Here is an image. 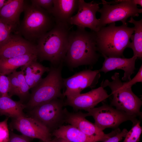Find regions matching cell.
Returning <instances> with one entry per match:
<instances>
[{
	"mask_svg": "<svg viewBox=\"0 0 142 142\" xmlns=\"http://www.w3.org/2000/svg\"><path fill=\"white\" fill-rule=\"evenodd\" d=\"M9 82L8 77L0 72V93L1 96H9Z\"/></svg>",
	"mask_w": 142,
	"mask_h": 142,
	"instance_id": "f1b7e54d",
	"label": "cell"
},
{
	"mask_svg": "<svg viewBox=\"0 0 142 142\" xmlns=\"http://www.w3.org/2000/svg\"><path fill=\"white\" fill-rule=\"evenodd\" d=\"M21 69L30 89L37 86L42 79L43 74L50 70V68L44 66L37 60L28 63L21 67Z\"/></svg>",
	"mask_w": 142,
	"mask_h": 142,
	"instance_id": "ffe728a7",
	"label": "cell"
},
{
	"mask_svg": "<svg viewBox=\"0 0 142 142\" xmlns=\"http://www.w3.org/2000/svg\"><path fill=\"white\" fill-rule=\"evenodd\" d=\"M119 77V73L115 72L111 77L112 81L106 79L101 83L103 88L108 87L111 89L112 97L110 105L130 115L141 117V100L133 93L131 88L123 87Z\"/></svg>",
	"mask_w": 142,
	"mask_h": 142,
	"instance_id": "8992f818",
	"label": "cell"
},
{
	"mask_svg": "<svg viewBox=\"0 0 142 142\" xmlns=\"http://www.w3.org/2000/svg\"><path fill=\"white\" fill-rule=\"evenodd\" d=\"M87 111L86 113L87 116H92L95 121L94 124L102 131L108 128L115 129L127 121H131L134 124L139 120L136 116L130 115L104 103L101 106L95 107Z\"/></svg>",
	"mask_w": 142,
	"mask_h": 142,
	"instance_id": "9c48e42d",
	"label": "cell"
},
{
	"mask_svg": "<svg viewBox=\"0 0 142 142\" xmlns=\"http://www.w3.org/2000/svg\"><path fill=\"white\" fill-rule=\"evenodd\" d=\"M109 96L107 91L101 86L87 93L67 98L64 102L65 105L72 107L75 110H84L87 111L95 108Z\"/></svg>",
	"mask_w": 142,
	"mask_h": 142,
	"instance_id": "5bb4252c",
	"label": "cell"
},
{
	"mask_svg": "<svg viewBox=\"0 0 142 142\" xmlns=\"http://www.w3.org/2000/svg\"><path fill=\"white\" fill-rule=\"evenodd\" d=\"M11 124L12 128L28 138L39 139L43 141L51 139L49 130L33 117L19 116L13 119Z\"/></svg>",
	"mask_w": 142,
	"mask_h": 142,
	"instance_id": "4fadbf2b",
	"label": "cell"
},
{
	"mask_svg": "<svg viewBox=\"0 0 142 142\" xmlns=\"http://www.w3.org/2000/svg\"><path fill=\"white\" fill-rule=\"evenodd\" d=\"M32 54H37L36 45L17 33H11L0 43V60Z\"/></svg>",
	"mask_w": 142,
	"mask_h": 142,
	"instance_id": "8fae6325",
	"label": "cell"
},
{
	"mask_svg": "<svg viewBox=\"0 0 142 142\" xmlns=\"http://www.w3.org/2000/svg\"><path fill=\"white\" fill-rule=\"evenodd\" d=\"M8 118L0 122V142H8L9 134L7 121Z\"/></svg>",
	"mask_w": 142,
	"mask_h": 142,
	"instance_id": "83f0119b",
	"label": "cell"
},
{
	"mask_svg": "<svg viewBox=\"0 0 142 142\" xmlns=\"http://www.w3.org/2000/svg\"><path fill=\"white\" fill-rule=\"evenodd\" d=\"M58 142H70L65 139L62 138H58Z\"/></svg>",
	"mask_w": 142,
	"mask_h": 142,
	"instance_id": "e575fe53",
	"label": "cell"
},
{
	"mask_svg": "<svg viewBox=\"0 0 142 142\" xmlns=\"http://www.w3.org/2000/svg\"><path fill=\"white\" fill-rule=\"evenodd\" d=\"M58 139L55 138L53 139H51L50 140L47 141H42L41 142H58Z\"/></svg>",
	"mask_w": 142,
	"mask_h": 142,
	"instance_id": "d590c367",
	"label": "cell"
},
{
	"mask_svg": "<svg viewBox=\"0 0 142 142\" xmlns=\"http://www.w3.org/2000/svg\"><path fill=\"white\" fill-rule=\"evenodd\" d=\"M86 113L81 111L70 112L67 110L65 123L72 125L87 135L95 137H105L112 136L120 131L119 128L108 134L98 128L94 123L87 120Z\"/></svg>",
	"mask_w": 142,
	"mask_h": 142,
	"instance_id": "9a60e30c",
	"label": "cell"
},
{
	"mask_svg": "<svg viewBox=\"0 0 142 142\" xmlns=\"http://www.w3.org/2000/svg\"><path fill=\"white\" fill-rule=\"evenodd\" d=\"M101 4L94 1L87 3L84 0H78V12L71 17L69 24L84 28H88L94 32L98 31L100 29L99 20L97 19L96 14Z\"/></svg>",
	"mask_w": 142,
	"mask_h": 142,
	"instance_id": "7c38bea8",
	"label": "cell"
},
{
	"mask_svg": "<svg viewBox=\"0 0 142 142\" xmlns=\"http://www.w3.org/2000/svg\"><path fill=\"white\" fill-rule=\"evenodd\" d=\"M104 60L100 72L105 73L114 70L121 69L124 72V75L121 78L123 81L128 82L131 79V77L135 69V62L137 58L133 56L130 58L124 57H108L103 56Z\"/></svg>",
	"mask_w": 142,
	"mask_h": 142,
	"instance_id": "2e32d148",
	"label": "cell"
},
{
	"mask_svg": "<svg viewBox=\"0 0 142 142\" xmlns=\"http://www.w3.org/2000/svg\"><path fill=\"white\" fill-rule=\"evenodd\" d=\"M31 3L45 10L50 14L53 6V0H31Z\"/></svg>",
	"mask_w": 142,
	"mask_h": 142,
	"instance_id": "f546056e",
	"label": "cell"
},
{
	"mask_svg": "<svg viewBox=\"0 0 142 142\" xmlns=\"http://www.w3.org/2000/svg\"><path fill=\"white\" fill-rule=\"evenodd\" d=\"M78 0H53L50 14L56 23L69 24V21L78 9Z\"/></svg>",
	"mask_w": 142,
	"mask_h": 142,
	"instance_id": "d6986e66",
	"label": "cell"
},
{
	"mask_svg": "<svg viewBox=\"0 0 142 142\" xmlns=\"http://www.w3.org/2000/svg\"><path fill=\"white\" fill-rule=\"evenodd\" d=\"M1 94L0 93V97H1Z\"/></svg>",
	"mask_w": 142,
	"mask_h": 142,
	"instance_id": "8d00e7d4",
	"label": "cell"
},
{
	"mask_svg": "<svg viewBox=\"0 0 142 142\" xmlns=\"http://www.w3.org/2000/svg\"><path fill=\"white\" fill-rule=\"evenodd\" d=\"M36 54H26L10 58L0 60V72L3 74L8 75L18 68L34 60H37Z\"/></svg>",
	"mask_w": 142,
	"mask_h": 142,
	"instance_id": "44dd1931",
	"label": "cell"
},
{
	"mask_svg": "<svg viewBox=\"0 0 142 142\" xmlns=\"http://www.w3.org/2000/svg\"><path fill=\"white\" fill-rule=\"evenodd\" d=\"M137 0H125L117 4L111 5L102 2V7L98 12L101 14L99 20L100 29L108 24L121 21L123 24H127L129 17H138L142 13V9L137 6Z\"/></svg>",
	"mask_w": 142,
	"mask_h": 142,
	"instance_id": "ba28073f",
	"label": "cell"
},
{
	"mask_svg": "<svg viewBox=\"0 0 142 142\" xmlns=\"http://www.w3.org/2000/svg\"><path fill=\"white\" fill-rule=\"evenodd\" d=\"M16 31L11 26L0 19V43L6 40L12 33Z\"/></svg>",
	"mask_w": 142,
	"mask_h": 142,
	"instance_id": "4316f807",
	"label": "cell"
},
{
	"mask_svg": "<svg viewBox=\"0 0 142 142\" xmlns=\"http://www.w3.org/2000/svg\"><path fill=\"white\" fill-rule=\"evenodd\" d=\"M100 73L99 70L86 69L63 78L64 86L66 88L63 93L64 97H72L80 94L86 88L95 87L100 77Z\"/></svg>",
	"mask_w": 142,
	"mask_h": 142,
	"instance_id": "30bf717a",
	"label": "cell"
},
{
	"mask_svg": "<svg viewBox=\"0 0 142 142\" xmlns=\"http://www.w3.org/2000/svg\"><path fill=\"white\" fill-rule=\"evenodd\" d=\"M134 30V27H129L128 24L116 26L115 23L101 27L95 32L98 51L103 56L124 57V51L128 47Z\"/></svg>",
	"mask_w": 142,
	"mask_h": 142,
	"instance_id": "3957f363",
	"label": "cell"
},
{
	"mask_svg": "<svg viewBox=\"0 0 142 142\" xmlns=\"http://www.w3.org/2000/svg\"><path fill=\"white\" fill-rule=\"evenodd\" d=\"M95 32H88L85 28L77 27L70 32L68 46L64 61L73 68L82 65H92L98 61Z\"/></svg>",
	"mask_w": 142,
	"mask_h": 142,
	"instance_id": "6da1fadb",
	"label": "cell"
},
{
	"mask_svg": "<svg viewBox=\"0 0 142 142\" xmlns=\"http://www.w3.org/2000/svg\"><path fill=\"white\" fill-rule=\"evenodd\" d=\"M69 25L56 23L38 40L37 55L40 61H48L54 66L63 63L68 46Z\"/></svg>",
	"mask_w": 142,
	"mask_h": 142,
	"instance_id": "7a4b0ae2",
	"label": "cell"
},
{
	"mask_svg": "<svg viewBox=\"0 0 142 142\" xmlns=\"http://www.w3.org/2000/svg\"><path fill=\"white\" fill-rule=\"evenodd\" d=\"M24 0H8L0 11V19L16 31L20 24V15L24 10Z\"/></svg>",
	"mask_w": 142,
	"mask_h": 142,
	"instance_id": "ac0fdd59",
	"label": "cell"
},
{
	"mask_svg": "<svg viewBox=\"0 0 142 142\" xmlns=\"http://www.w3.org/2000/svg\"><path fill=\"white\" fill-rule=\"evenodd\" d=\"M128 22L133 24L134 26V33L131 35L130 39L132 40L128 47L131 48L133 52V56L140 59L142 58V19L138 21L135 20L131 17Z\"/></svg>",
	"mask_w": 142,
	"mask_h": 142,
	"instance_id": "603a6c76",
	"label": "cell"
},
{
	"mask_svg": "<svg viewBox=\"0 0 142 142\" xmlns=\"http://www.w3.org/2000/svg\"><path fill=\"white\" fill-rule=\"evenodd\" d=\"M128 131L125 128L119 132L115 135L110 137L103 142H119L125 137Z\"/></svg>",
	"mask_w": 142,
	"mask_h": 142,
	"instance_id": "1f68e13d",
	"label": "cell"
},
{
	"mask_svg": "<svg viewBox=\"0 0 142 142\" xmlns=\"http://www.w3.org/2000/svg\"><path fill=\"white\" fill-rule=\"evenodd\" d=\"M65 102L61 98H56L37 106L31 112L35 118L53 132L63 125L66 111Z\"/></svg>",
	"mask_w": 142,
	"mask_h": 142,
	"instance_id": "52a82bcc",
	"label": "cell"
},
{
	"mask_svg": "<svg viewBox=\"0 0 142 142\" xmlns=\"http://www.w3.org/2000/svg\"><path fill=\"white\" fill-rule=\"evenodd\" d=\"M142 132L139 120L133 124L131 129L127 132L122 142H138Z\"/></svg>",
	"mask_w": 142,
	"mask_h": 142,
	"instance_id": "cb8c5ba5",
	"label": "cell"
},
{
	"mask_svg": "<svg viewBox=\"0 0 142 142\" xmlns=\"http://www.w3.org/2000/svg\"><path fill=\"white\" fill-rule=\"evenodd\" d=\"M142 82V65L139 69L135 76L130 81L123 82V87L126 88H131L132 87L138 82Z\"/></svg>",
	"mask_w": 142,
	"mask_h": 142,
	"instance_id": "4dcf8cb0",
	"label": "cell"
},
{
	"mask_svg": "<svg viewBox=\"0 0 142 142\" xmlns=\"http://www.w3.org/2000/svg\"><path fill=\"white\" fill-rule=\"evenodd\" d=\"M19 84V93L18 97L21 100L24 99L29 94L30 89L25 80L23 72L22 71L14 72Z\"/></svg>",
	"mask_w": 142,
	"mask_h": 142,
	"instance_id": "d4e9b609",
	"label": "cell"
},
{
	"mask_svg": "<svg viewBox=\"0 0 142 142\" xmlns=\"http://www.w3.org/2000/svg\"><path fill=\"white\" fill-rule=\"evenodd\" d=\"M7 1L0 0V11L3 7L6 4Z\"/></svg>",
	"mask_w": 142,
	"mask_h": 142,
	"instance_id": "836d02e7",
	"label": "cell"
},
{
	"mask_svg": "<svg viewBox=\"0 0 142 142\" xmlns=\"http://www.w3.org/2000/svg\"><path fill=\"white\" fill-rule=\"evenodd\" d=\"M52 135L57 138H62L70 142H103L111 137H99L89 136L69 124L63 125L54 130Z\"/></svg>",
	"mask_w": 142,
	"mask_h": 142,
	"instance_id": "e0dca14e",
	"label": "cell"
},
{
	"mask_svg": "<svg viewBox=\"0 0 142 142\" xmlns=\"http://www.w3.org/2000/svg\"><path fill=\"white\" fill-rule=\"evenodd\" d=\"M26 106L20 101H15L9 96L0 97V115L15 118L24 115L23 110Z\"/></svg>",
	"mask_w": 142,
	"mask_h": 142,
	"instance_id": "7402d4cb",
	"label": "cell"
},
{
	"mask_svg": "<svg viewBox=\"0 0 142 142\" xmlns=\"http://www.w3.org/2000/svg\"><path fill=\"white\" fill-rule=\"evenodd\" d=\"M9 86L8 95L10 97L14 95L18 96L19 93V84L14 72L8 75Z\"/></svg>",
	"mask_w": 142,
	"mask_h": 142,
	"instance_id": "484cf974",
	"label": "cell"
},
{
	"mask_svg": "<svg viewBox=\"0 0 142 142\" xmlns=\"http://www.w3.org/2000/svg\"><path fill=\"white\" fill-rule=\"evenodd\" d=\"M24 17L17 33L33 42L51 29L56 23L51 14L42 8L24 1Z\"/></svg>",
	"mask_w": 142,
	"mask_h": 142,
	"instance_id": "277c9868",
	"label": "cell"
},
{
	"mask_svg": "<svg viewBox=\"0 0 142 142\" xmlns=\"http://www.w3.org/2000/svg\"><path fill=\"white\" fill-rule=\"evenodd\" d=\"M28 138L23 135L11 133L8 142H30Z\"/></svg>",
	"mask_w": 142,
	"mask_h": 142,
	"instance_id": "d6a6232c",
	"label": "cell"
},
{
	"mask_svg": "<svg viewBox=\"0 0 142 142\" xmlns=\"http://www.w3.org/2000/svg\"><path fill=\"white\" fill-rule=\"evenodd\" d=\"M62 63L57 66H52L47 76L32 88L27 106L31 108L56 98L64 97L61 90L64 86L62 76Z\"/></svg>",
	"mask_w": 142,
	"mask_h": 142,
	"instance_id": "5b68a950",
	"label": "cell"
}]
</instances>
